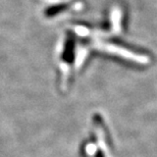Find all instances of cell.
<instances>
[{
    "label": "cell",
    "instance_id": "1",
    "mask_svg": "<svg viewBox=\"0 0 157 157\" xmlns=\"http://www.w3.org/2000/svg\"><path fill=\"white\" fill-rule=\"evenodd\" d=\"M73 52H74V44H73V41H70V42H67V48H65V51L63 54V58L65 60L71 61V59H73V57H74Z\"/></svg>",
    "mask_w": 157,
    "mask_h": 157
},
{
    "label": "cell",
    "instance_id": "2",
    "mask_svg": "<svg viewBox=\"0 0 157 157\" xmlns=\"http://www.w3.org/2000/svg\"><path fill=\"white\" fill-rule=\"evenodd\" d=\"M65 7H67V5H65V4L52 6V7H49V8L46 10V14H47V15H54V14H56V13H58V12L62 11Z\"/></svg>",
    "mask_w": 157,
    "mask_h": 157
},
{
    "label": "cell",
    "instance_id": "3",
    "mask_svg": "<svg viewBox=\"0 0 157 157\" xmlns=\"http://www.w3.org/2000/svg\"><path fill=\"white\" fill-rule=\"evenodd\" d=\"M97 157H104V156H103V153L102 152H98V154H97Z\"/></svg>",
    "mask_w": 157,
    "mask_h": 157
}]
</instances>
